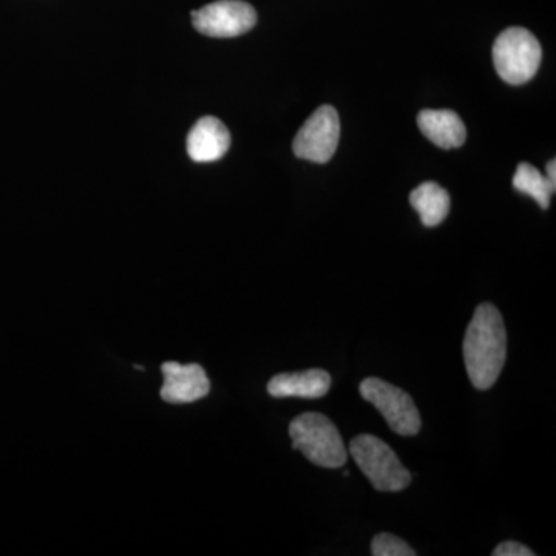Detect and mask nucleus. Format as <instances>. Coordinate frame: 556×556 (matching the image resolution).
<instances>
[{
  "mask_svg": "<svg viewBox=\"0 0 556 556\" xmlns=\"http://www.w3.org/2000/svg\"><path fill=\"white\" fill-rule=\"evenodd\" d=\"M350 453L362 473L379 492H401L412 482V473L382 439L361 434L351 441Z\"/></svg>",
  "mask_w": 556,
  "mask_h": 556,
  "instance_id": "3",
  "label": "nucleus"
},
{
  "mask_svg": "<svg viewBox=\"0 0 556 556\" xmlns=\"http://www.w3.org/2000/svg\"><path fill=\"white\" fill-rule=\"evenodd\" d=\"M371 554L375 556H416V552L402 538L391 533H379L372 540Z\"/></svg>",
  "mask_w": 556,
  "mask_h": 556,
  "instance_id": "14",
  "label": "nucleus"
},
{
  "mask_svg": "<svg viewBox=\"0 0 556 556\" xmlns=\"http://www.w3.org/2000/svg\"><path fill=\"white\" fill-rule=\"evenodd\" d=\"M543 50L535 36L521 27L501 33L493 46V64L497 75L511 86L529 83L541 65Z\"/></svg>",
  "mask_w": 556,
  "mask_h": 556,
  "instance_id": "4",
  "label": "nucleus"
},
{
  "mask_svg": "<svg viewBox=\"0 0 556 556\" xmlns=\"http://www.w3.org/2000/svg\"><path fill=\"white\" fill-rule=\"evenodd\" d=\"M230 148L228 127L214 116L197 121L188 135V153L195 163H214L222 160Z\"/></svg>",
  "mask_w": 556,
  "mask_h": 556,
  "instance_id": "9",
  "label": "nucleus"
},
{
  "mask_svg": "<svg viewBox=\"0 0 556 556\" xmlns=\"http://www.w3.org/2000/svg\"><path fill=\"white\" fill-rule=\"evenodd\" d=\"M361 394L365 401L375 405L386 417L388 427L401 437H416L422 420L415 401L401 388L386 380L368 378L361 383Z\"/></svg>",
  "mask_w": 556,
  "mask_h": 556,
  "instance_id": "5",
  "label": "nucleus"
},
{
  "mask_svg": "<svg viewBox=\"0 0 556 556\" xmlns=\"http://www.w3.org/2000/svg\"><path fill=\"white\" fill-rule=\"evenodd\" d=\"M417 126L441 149L460 148L467 139L466 124L453 110H422L417 115Z\"/></svg>",
  "mask_w": 556,
  "mask_h": 556,
  "instance_id": "11",
  "label": "nucleus"
},
{
  "mask_svg": "<svg viewBox=\"0 0 556 556\" xmlns=\"http://www.w3.org/2000/svg\"><path fill=\"white\" fill-rule=\"evenodd\" d=\"M292 448L318 467L340 468L346 463L348 452L338 427L321 413H303L289 426Z\"/></svg>",
  "mask_w": 556,
  "mask_h": 556,
  "instance_id": "2",
  "label": "nucleus"
},
{
  "mask_svg": "<svg viewBox=\"0 0 556 556\" xmlns=\"http://www.w3.org/2000/svg\"><path fill=\"white\" fill-rule=\"evenodd\" d=\"M493 556H533L529 547L522 546L517 541H506L493 551Z\"/></svg>",
  "mask_w": 556,
  "mask_h": 556,
  "instance_id": "15",
  "label": "nucleus"
},
{
  "mask_svg": "<svg viewBox=\"0 0 556 556\" xmlns=\"http://www.w3.org/2000/svg\"><path fill=\"white\" fill-rule=\"evenodd\" d=\"M331 388V376L325 369H306L299 372H283L274 376L268 383L273 397L320 399Z\"/></svg>",
  "mask_w": 556,
  "mask_h": 556,
  "instance_id": "10",
  "label": "nucleus"
},
{
  "mask_svg": "<svg viewBox=\"0 0 556 556\" xmlns=\"http://www.w3.org/2000/svg\"><path fill=\"white\" fill-rule=\"evenodd\" d=\"M340 139V119L338 110L332 105H321L302 129L295 135L292 149L300 160L325 164L334 156Z\"/></svg>",
  "mask_w": 556,
  "mask_h": 556,
  "instance_id": "7",
  "label": "nucleus"
},
{
  "mask_svg": "<svg viewBox=\"0 0 556 556\" xmlns=\"http://www.w3.org/2000/svg\"><path fill=\"white\" fill-rule=\"evenodd\" d=\"M546 178L548 179V182H551V185L554 186V188H556V161L555 160L548 161Z\"/></svg>",
  "mask_w": 556,
  "mask_h": 556,
  "instance_id": "16",
  "label": "nucleus"
},
{
  "mask_svg": "<svg viewBox=\"0 0 556 556\" xmlns=\"http://www.w3.org/2000/svg\"><path fill=\"white\" fill-rule=\"evenodd\" d=\"M164 383L161 399L167 404H192L206 397L211 391L206 371L199 364L179 365L166 362L161 367Z\"/></svg>",
  "mask_w": 556,
  "mask_h": 556,
  "instance_id": "8",
  "label": "nucleus"
},
{
  "mask_svg": "<svg viewBox=\"0 0 556 556\" xmlns=\"http://www.w3.org/2000/svg\"><path fill=\"white\" fill-rule=\"evenodd\" d=\"M464 362L471 383L478 390L495 386L507 357V332L503 316L492 303L475 311L464 338Z\"/></svg>",
  "mask_w": 556,
  "mask_h": 556,
  "instance_id": "1",
  "label": "nucleus"
},
{
  "mask_svg": "<svg viewBox=\"0 0 556 556\" xmlns=\"http://www.w3.org/2000/svg\"><path fill=\"white\" fill-rule=\"evenodd\" d=\"M192 24L208 38H237L255 27L257 11L243 0H217L192 11Z\"/></svg>",
  "mask_w": 556,
  "mask_h": 556,
  "instance_id": "6",
  "label": "nucleus"
},
{
  "mask_svg": "<svg viewBox=\"0 0 556 556\" xmlns=\"http://www.w3.org/2000/svg\"><path fill=\"white\" fill-rule=\"evenodd\" d=\"M514 188L518 192L532 197L541 207H551V199L555 193V188L532 164H519L517 172H515Z\"/></svg>",
  "mask_w": 556,
  "mask_h": 556,
  "instance_id": "13",
  "label": "nucleus"
},
{
  "mask_svg": "<svg viewBox=\"0 0 556 556\" xmlns=\"http://www.w3.org/2000/svg\"><path fill=\"white\" fill-rule=\"evenodd\" d=\"M409 203L416 208L422 225L434 228L447 218L452 201L447 190L438 182L427 181L409 193Z\"/></svg>",
  "mask_w": 556,
  "mask_h": 556,
  "instance_id": "12",
  "label": "nucleus"
}]
</instances>
